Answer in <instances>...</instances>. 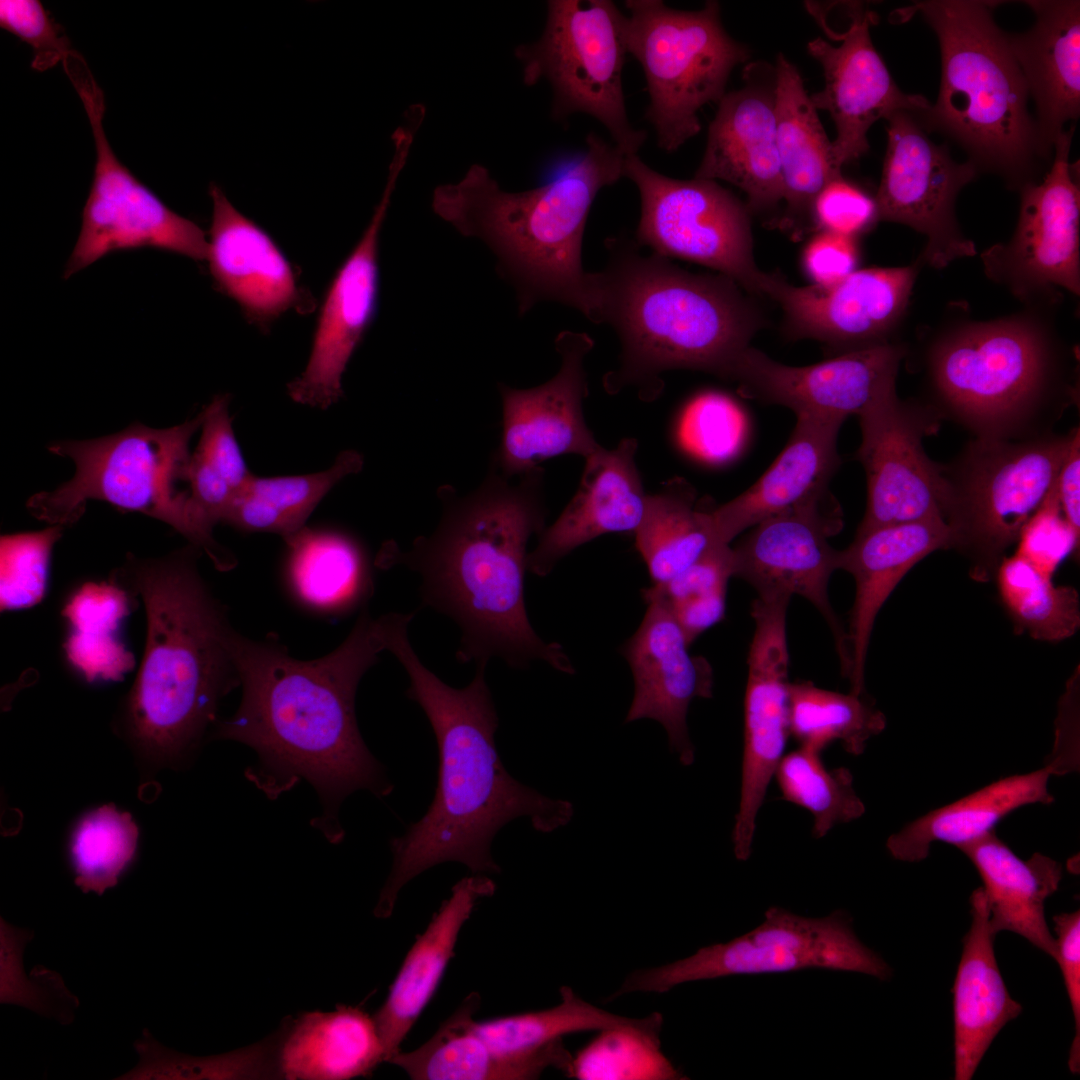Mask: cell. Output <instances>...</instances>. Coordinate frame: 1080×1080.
<instances>
[{
    "label": "cell",
    "instance_id": "cell-22",
    "mask_svg": "<svg viewBox=\"0 0 1080 1080\" xmlns=\"http://www.w3.org/2000/svg\"><path fill=\"white\" fill-rule=\"evenodd\" d=\"M905 349L882 342L844 351L807 366H790L749 346L737 360L731 381L739 392L766 404L845 421L896 388Z\"/></svg>",
    "mask_w": 1080,
    "mask_h": 1080
},
{
    "label": "cell",
    "instance_id": "cell-15",
    "mask_svg": "<svg viewBox=\"0 0 1080 1080\" xmlns=\"http://www.w3.org/2000/svg\"><path fill=\"white\" fill-rule=\"evenodd\" d=\"M71 83L92 129L96 163L80 233L64 278L120 250L154 248L198 261L207 259L204 231L167 207L113 152L103 127L104 95L91 71L78 72Z\"/></svg>",
    "mask_w": 1080,
    "mask_h": 1080
},
{
    "label": "cell",
    "instance_id": "cell-31",
    "mask_svg": "<svg viewBox=\"0 0 1080 1080\" xmlns=\"http://www.w3.org/2000/svg\"><path fill=\"white\" fill-rule=\"evenodd\" d=\"M212 221L207 259L220 290L245 315L268 323L301 301L292 267L272 238L211 184Z\"/></svg>",
    "mask_w": 1080,
    "mask_h": 1080
},
{
    "label": "cell",
    "instance_id": "cell-57",
    "mask_svg": "<svg viewBox=\"0 0 1080 1080\" xmlns=\"http://www.w3.org/2000/svg\"><path fill=\"white\" fill-rule=\"evenodd\" d=\"M812 215L822 231L853 238L878 220L875 200L843 177L818 194Z\"/></svg>",
    "mask_w": 1080,
    "mask_h": 1080
},
{
    "label": "cell",
    "instance_id": "cell-26",
    "mask_svg": "<svg viewBox=\"0 0 1080 1080\" xmlns=\"http://www.w3.org/2000/svg\"><path fill=\"white\" fill-rule=\"evenodd\" d=\"M644 618L622 647L633 679L634 695L625 723L652 719L665 729L672 754L683 766L695 760L687 725L691 702L713 696V672L707 660L688 652L685 636L666 604L642 591Z\"/></svg>",
    "mask_w": 1080,
    "mask_h": 1080
},
{
    "label": "cell",
    "instance_id": "cell-48",
    "mask_svg": "<svg viewBox=\"0 0 1080 1080\" xmlns=\"http://www.w3.org/2000/svg\"><path fill=\"white\" fill-rule=\"evenodd\" d=\"M661 1028L648 1025L599 1030L572 1055L565 1075L579 1080L688 1079L661 1051Z\"/></svg>",
    "mask_w": 1080,
    "mask_h": 1080
},
{
    "label": "cell",
    "instance_id": "cell-21",
    "mask_svg": "<svg viewBox=\"0 0 1080 1080\" xmlns=\"http://www.w3.org/2000/svg\"><path fill=\"white\" fill-rule=\"evenodd\" d=\"M554 345L560 367L551 379L528 389L498 384L502 432L491 462L506 478L520 476L553 457L586 458L601 447L583 412L589 392L584 362L594 340L586 333L566 330L556 336Z\"/></svg>",
    "mask_w": 1080,
    "mask_h": 1080
},
{
    "label": "cell",
    "instance_id": "cell-42",
    "mask_svg": "<svg viewBox=\"0 0 1080 1080\" xmlns=\"http://www.w3.org/2000/svg\"><path fill=\"white\" fill-rule=\"evenodd\" d=\"M364 458L342 451L328 469L293 476L252 475L236 493L224 523L246 532H271L286 538L305 522L325 495L343 478L360 472Z\"/></svg>",
    "mask_w": 1080,
    "mask_h": 1080
},
{
    "label": "cell",
    "instance_id": "cell-38",
    "mask_svg": "<svg viewBox=\"0 0 1080 1080\" xmlns=\"http://www.w3.org/2000/svg\"><path fill=\"white\" fill-rule=\"evenodd\" d=\"M561 1001L549 1009L472 1022V1029L491 1050L517 1063L528 1079H537L549 1067L567 1071L572 1055L563 1037L617 1026L662 1025L654 1012L629 1018L597 1007L578 996L571 987L560 988Z\"/></svg>",
    "mask_w": 1080,
    "mask_h": 1080
},
{
    "label": "cell",
    "instance_id": "cell-53",
    "mask_svg": "<svg viewBox=\"0 0 1080 1080\" xmlns=\"http://www.w3.org/2000/svg\"><path fill=\"white\" fill-rule=\"evenodd\" d=\"M686 413L684 437L701 456L721 460L737 449L742 422L737 406L728 397L714 392L702 394Z\"/></svg>",
    "mask_w": 1080,
    "mask_h": 1080
},
{
    "label": "cell",
    "instance_id": "cell-11",
    "mask_svg": "<svg viewBox=\"0 0 1080 1080\" xmlns=\"http://www.w3.org/2000/svg\"><path fill=\"white\" fill-rule=\"evenodd\" d=\"M1050 372L1043 335L1018 318L961 328L939 342L930 359L942 414L977 438L1021 434L1044 406Z\"/></svg>",
    "mask_w": 1080,
    "mask_h": 1080
},
{
    "label": "cell",
    "instance_id": "cell-41",
    "mask_svg": "<svg viewBox=\"0 0 1080 1080\" xmlns=\"http://www.w3.org/2000/svg\"><path fill=\"white\" fill-rule=\"evenodd\" d=\"M713 506L706 499L698 501L694 486L679 476L647 495L645 515L634 534L653 585L667 583L717 543L710 518Z\"/></svg>",
    "mask_w": 1080,
    "mask_h": 1080
},
{
    "label": "cell",
    "instance_id": "cell-34",
    "mask_svg": "<svg viewBox=\"0 0 1080 1080\" xmlns=\"http://www.w3.org/2000/svg\"><path fill=\"white\" fill-rule=\"evenodd\" d=\"M495 883L483 875L461 879L408 951L382 1006L373 1015L389 1062L432 999L454 957L464 923L477 902L490 897Z\"/></svg>",
    "mask_w": 1080,
    "mask_h": 1080
},
{
    "label": "cell",
    "instance_id": "cell-13",
    "mask_svg": "<svg viewBox=\"0 0 1080 1080\" xmlns=\"http://www.w3.org/2000/svg\"><path fill=\"white\" fill-rule=\"evenodd\" d=\"M827 969L887 980L890 966L856 936L850 916L836 910L807 917L770 907L753 930L661 966L631 972L607 1000L635 992L665 993L678 985L734 975Z\"/></svg>",
    "mask_w": 1080,
    "mask_h": 1080
},
{
    "label": "cell",
    "instance_id": "cell-47",
    "mask_svg": "<svg viewBox=\"0 0 1080 1080\" xmlns=\"http://www.w3.org/2000/svg\"><path fill=\"white\" fill-rule=\"evenodd\" d=\"M774 778L784 800L812 815V835L817 839L836 825L857 820L865 813L850 770L828 768L821 753L799 746L784 754Z\"/></svg>",
    "mask_w": 1080,
    "mask_h": 1080
},
{
    "label": "cell",
    "instance_id": "cell-20",
    "mask_svg": "<svg viewBox=\"0 0 1080 1080\" xmlns=\"http://www.w3.org/2000/svg\"><path fill=\"white\" fill-rule=\"evenodd\" d=\"M842 528V510L833 501L759 522L732 552L734 577L749 583L757 595H798L814 605L833 634L841 671L847 677L848 635L828 596L839 554L828 540Z\"/></svg>",
    "mask_w": 1080,
    "mask_h": 1080
},
{
    "label": "cell",
    "instance_id": "cell-27",
    "mask_svg": "<svg viewBox=\"0 0 1080 1080\" xmlns=\"http://www.w3.org/2000/svg\"><path fill=\"white\" fill-rule=\"evenodd\" d=\"M743 79L740 89L726 92L718 102L694 178L727 181L747 195L750 212H764L783 198L775 66L750 63Z\"/></svg>",
    "mask_w": 1080,
    "mask_h": 1080
},
{
    "label": "cell",
    "instance_id": "cell-56",
    "mask_svg": "<svg viewBox=\"0 0 1080 1080\" xmlns=\"http://www.w3.org/2000/svg\"><path fill=\"white\" fill-rule=\"evenodd\" d=\"M229 396L216 395L203 408L202 431L194 452L238 492L253 475L243 457L229 414Z\"/></svg>",
    "mask_w": 1080,
    "mask_h": 1080
},
{
    "label": "cell",
    "instance_id": "cell-60",
    "mask_svg": "<svg viewBox=\"0 0 1080 1080\" xmlns=\"http://www.w3.org/2000/svg\"><path fill=\"white\" fill-rule=\"evenodd\" d=\"M857 249L853 237L822 231L804 249L803 265L814 284L832 285L855 271Z\"/></svg>",
    "mask_w": 1080,
    "mask_h": 1080
},
{
    "label": "cell",
    "instance_id": "cell-39",
    "mask_svg": "<svg viewBox=\"0 0 1080 1080\" xmlns=\"http://www.w3.org/2000/svg\"><path fill=\"white\" fill-rule=\"evenodd\" d=\"M777 147L782 176L783 222L812 214L823 188L843 177L797 68L782 54L775 65Z\"/></svg>",
    "mask_w": 1080,
    "mask_h": 1080
},
{
    "label": "cell",
    "instance_id": "cell-29",
    "mask_svg": "<svg viewBox=\"0 0 1080 1080\" xmlns=\"http://www.w3.org/2000/svg\"><path fill=\"white\" fill-rule=\"evenodd\" d=\"M638 441L624 438L613 449L601 446L585 459L573 498L556 521L539 534L527 569L544 577L577 547L612 532H634L646 511L647 494L636 466Z\"/></svg>",
    "mask_w": 1080,
    "mask_h": 1080
},
{
    "label": "cell",
    "instance_id": "cell-40",
    "mask_svg": "<svg viewBox=\"0 0 1080 1080\" xmlns=\"http://www.w3.org/2000/svg\"><path fill=\"white\" fill-rule=\"evenodd\" d=\"M284 540L289 581L303 602L327 610H348L372 593L368 557L351 535L304 526Z\"/></svg>",
    "mask_w": 1080,
    "mask_h": 1080
},
{
    "label": "cell",
    "instance_id": "cell-28",
    "mask_svg": "<svg viewBox=\"0 0 1080 1080\" xmlns=\"http://www.w3.org/2000/svg\"><path fill=\"white\" fill-rule=\"evenodd\" d=\"M793 432L766 472L743 493L710 512L715 542H730L745 529L792 510L835 501L829 483L841 460L837 437L844 421L797 415Z\"/></svg>",
    "mask_w": 1080,
    "mask_h": 1080
},
{
    "label": "cell",
    "instance_id": "cell-10",
    "mask_svg": "<svg viewBox=\"0 0 1080 1080\" xmlns=\"http://www.w3.org/2000/svg\"><path fill=\"white\" fill-rule=\"evenodd\" d=\"M627 52L641 64L647 83L646 118L659 148L672 153L701 130L698 111L724 96L729 76L750 57L724 29L717 1L697 11L660 0H627Z\"/></svg>",
    "mask_w": 1080,
    "mask_h": 1080
},
{
    "label": "cell",
    "instance_id": "cell-61",
    "mask_svg": "<svg viewBox=\"0 0 1080 1080\" xmlns=\"http://www.w3.org/2000/svg\"><path fill=\"white\" fill-rule=\"evenodd\" d=\"M1055 492L1061 512L1080 539V432L1077 429L1070 450L1056 478Z\"/></svg>",
    "mask_w": 1080,
    "mask_h": 1080
},
{
    "label": "cell",
    "instance_id": "cell-23",
    "mask_svg": "<svg viewBox=\"0 0 1080 1080\" xmlns=\"http://www.w3.org/2000/svg\"><path fill=\"white\" fill-rule=\"evenodd\" d=\"M407 158L404 150L394 152L381 200L329 287L306 368L287 385L297 403L327 409L343 396L342 376L376 312L379 235Z\"/></svg>",
    "mask_w": 1080,
    "mask_h": 1080
},
{
    "label": "cell",
    "instance_id": "cell-43",
    "mask_svg": "<svg viewBox=\"0 0 1080 1080\" xmlns=\"http://www.w3.org/2000/svg\"><path fill=\"white\" fill-rule=\"evenodd\" d=\"M479 1005V994H469L427 1042L389 1062L414 1080L528 1079L517 1063L491 1050L473 1031Z\"/></svg>",
    "mask_w": 1080,
    "mask_h": 1080
},
{
    "label": "cell",
    "instance_id": "cell-12",
    "mask_svg": "<svg viewBox=\"0 0 1080 1080\" xmlns=\"http://www.w3.org/2000/svg\"><path fill=\"white\" fill-rule=\"evenodd\" d=\"M625 18L610 0L548 1L542 36L517 46L515 56L523 64L526 85L541 79L551 84L553 118L590 115L605 126L618 148L632 155L642 147L646 132L635 129L626 112Z\"/></svg>",
    "mask_w": 1080,
    "mask_h": 1080
},
{
    "label": "cell",
    "instance_id": "cell-18",
    "mask_svg": "<svg viewBox=\"0 0 1080 1080\" xmlns=\"http://www.w3.org/2000/svg\"><path fill=\"white\" fill-rule=\"evenodd\" d=\"M1074 125L1056 140L1050 170L1040 183L1021 187L1018 224L1011 240L981 255L989 278L1019 297L1053 286L1080 292V189L1069 162Z\"/></svg>",
    "mask_w": 1080,
    "mask_h": 1080
},
{
    "label": "cell",
    "instance_id": "cell-5",
    "mask_svg": "<svg viewBox=\"0 0 1080 1080\" xmlns=\"http://www.w3.org/2000/svg\"><path fill=\"white\" fill-rule=\"evenodd\" d=\"M608 259L592 272L590 321L608 324L621 344L618 367L603 377L608 394L633 388L651 402L663 373L690 369L730 379L762 321L731 279L695 274L635 240L607 238Z\"/></svg>",
    "mask_w": 1080,
    "mask_h": 1080
},
{
    "label": "cell",
    "instance_id": "cell-17",
    "mask_svg": "<svg viewBox=\"0 0 1080 1080\" xmlns=\"http://www.w3.org/2000/svg\"><path fill=\"white\" fill-rule=\"evenodd\" d=\"M886 121L888 144L874 199L878 219L924 234V260L937 269L975 255L974 243L957 224L955 201L978 169L970 161L955 162L947 147L935 144L910 112H895Z\"/></svg>",
    "mask_w": 1080,
    "mask_h": 1080
},
{
    "label": "cell",
    "instance_id": "cell-14",
    "mask_svg": "<svg viewBox=\"0 0 1080 1080\" xmlns=\"http://www.w3.org/2000/svg\"><path fill=\"white\" fill-rule=\"evenodd\" d=\"M623 176L640 194L638 245L699 263L764 295L768 273L754 260L750 211L734 194L713 180L662 175L637 154L626 155Z\"/></svg>",
    "mask_w": 1080,
    "mask_h": 1080
},
{
    "label": "cell",
    "instance_id": "cell-44",
    "mask_svg": "<svg viewBox=\"0 0 1080 1080\" xmlns=\"http://www.w3.org/2000/svg\"><path fill=\"white\" fill-rule=\"evenodd\" d=\"M130 593L112 583H87L67 602L63 614L72 626L66 652L88 682L117 681L134 664L133 655L116 637L129 613Z\"/></svg>",
    "mask_w": 1080,
    "mask_h": 1080
},
{
    "label": "cell",
    "instance_id": "cell-52",
    "mask_svg": "<svg viewBox=\"0 0 1080 1080\" xmlns=\"http://www.w3.org/2000/svg\"><path fill=\"white\" fill-rule=\"evenodd\" d=\"M66 526L9 534L0 540V607L16 610L34 606L45 594L51 553Z\"/></svg>",
    "mask_w": 1080,
    "mask_h": 1080
},
{
    "label": "cell",
    "instance_id": "cell-3",
    "mask_svg": "<svg viewBox=\"0 0 1080 1080\" xmlns=\"http://www.w3.org/2000/svg\"><path fill=\"white\" fill-rule=\"evenodd\" d=\"M388 651L404 667L407 697L422 708L438 746V783L425 815L390 841L391 872L374 914L389 917L402 887L425 870L455 861L474 873L500 871L491 855L496 833L526 817L541 833L567 825L571 802L550 798L513 778L503 766L494 735L498 716L485 680L486 665L472 681L453 688L430 671L413 650L408 627L393 633Z\"/></svg>",
    "mask_w": 1080,
    "mask_h": 1080
},
{
    "label": "cell",
    "instance_id": "cell-59",
    "mask_svg": "<svg viewBox=\"0 0 1080 1080\" xmlns=\"http://www.w3.org/2000/svg\"><path fill=\"white\" fill-rule=\"evenodd\" d=\"M182 479L189 483L190 501L199 523L213 534V527L224 522L237 491L217 470L194 453L183 469Z\"/></svg>",
    "mask_w": 1080,
    "mask_h": 1080
},
{
    "label": "cell",
    "instance_id": "cell-36",
    "mask_svg": "<svg viewBox=\"0 0 1080 1080\" xmlns=\"http://www.w3.org/2000/svg\"><path fill=\"white\" fill-rule=\"evenodd\" d=\"M960 851L983 882L993 931L1015 933L1055 960L1045 902L1059 888L1062 865L1039 852L1022 859L995 832Z\"/></svg>",
    "mask_w": 1080,
    "mask_h": 1080
},
{
    "label": "cell",
    "instance_id": "cell-50",
    "mask_svg": "<svg viewBox=\"0 0 1080 1080\" xmlns=\"http://www.w3.org/2000/svg\"><path fill=\"white\" fill-rule=\"evenodd\" d=\"M279 1031L230 1053L192 1057L167 1049L143 1030L135 1042L139 1064L118 1079H268L279 1078Z\"/></svg>",
    "mask_w": 1080,
    "mask_h": 1080
},
{
    "label": "cell",
    "instance_id": "cell-54",
    "mask_svg": "<svg viewBox=\"0 0 1080 1080\" xmlns=\"http://www.w3.org/2000/svg\"><path fill=\"white\" fill-rule=\"evenodd\" d=\"M0 25L32 47L35 70L54 67L73 51L62 28L38 0H1Z\"/></svg>",
    "mask_w": 1080,
    "mask_h": 1080
},
{
    "label": "cell",
    "instance_id": "cell-37",
    "mask_svg": "<svg viewBox=\"0 0 1080 1080\" xmlns=\"http://www.w3.org/2000/svg\"><path fill=\"white\" fill-rule=\"evenodd\" d=\"M1051 775L1045 766L994 781L909 822L888 837L886 848L894 859L910 863L926 859L937 842L962 850L995 832L999 822L1015 810L1051 804Z\"/></svg>",
    "mask_w": 1080,
    "mask_h": 1080
},
{
    "label": "cell",
    "instance_id": "cell-7",
    "mask_svg": "<svg viewBox=\"0 0 1080 1080\" xmlns=\"http://www.w3.org/2000/svg\"><path fill=\"white\" fill-rule=\"evenodd\" d=\"M995 4L928 0L905 10L923 16L941 52L937 99L913 116L925 131L957 142L978 171L995 172L1022 187L1032 182L1043 158L1027 85L1008 34L994 21Z\"/></svg>",
    "mask_w": 1080,
    "mask_h": 1080
},
{
    "label": "cell",
    "instance_id": "cell-9",
    "mask_svg": "<svg viewBox=\"0 0 1080 1080\" xmlns=\"http://www.w3.org/2000/svg\"><path fill=\"white\" fill-rule=\"evenodd\" d=\"M1077 429L1021 442L976 438L955 464L944 466V520L952 548L970 561L972 579L994 577L1004 553L1050 493Z\"/></svg>",
    "mask_w": 1080,
    "mask_h": 1080
},
{
    "label": "cell",
    "instance_id": "cell-4",
    "mask_svg": "<svg viewBox=\"0 0 1080 1080\" xmlns=\"http://www.w3.org/2000/svg\"><path fill=\"white\" fill-rule=\"evenodd\" d=\"M201 552L190 543L158 558L128 554L110 577L140 596L146 614L144 654L122 728L159 765L186 761L216 721L221 699L240 685L229 645L233 627L199 572Z\"/></svg>",
    "mask_w": 1080,
    "mask_h": 1080
},
{
    "label": "cell",
    "instance_id": "cell-51",
    "mask_svg": "<svg viewBox=\"0 0 1080 1080\" xmlns=\"http://www.w3.org/2000/svg\"><path fill=\"white\" fill-rule=\"evenodd\" d=\"M733 576L732 547L713 543L670 581L652 585L643 592L659 597L666 604L690 645L723 619L727 584Z\"/></svg>",
    "mask_w": 1080,
    "mask_h": 1080
},
{
    "label": "cell",
    "instance_id": "cell-35",
    "mask_svg": "<svg viewBox=\"0 0 1080 1080\" xmlns=\"http://www.w3.org/2000/svg\"><path fill=\"white\" fill-rule=\"evenodd\" d=\"M279 1032L277 1057L282 1079L367 1077L385 1061L375 1020L360 1006L305 1012L286 1020Z\"/></svg>",
    "mask_w": 1080,
    "mask_h": 1080
},
{
    "label": "cell",
    "instance_id": "cell-33",
    "mask_svg": "<svg viewBox=\"0 0 1080 1080\" xmlns=\"http://www.w3.org/2000/svg\"><path fill=\"white\" fill-rule=\"evenodd\" d=\"M971 925L952 987L954 1079L973 1078L990 1045L1022 1012L1008 992L994 950L996 933L981 887L970 897Z\"/></svg>",
    "mask_w": 1080,
    "mask_h": 1080
},
{
    "label": "cell",
    "instance_id": "cell-49",
    "mask_svg": "<svg viewBox=\"0 0 1080 1080\" xmlns=\"http://www.w3.org/2000/svg\"><path fill=\"white\" fill-rule=\"evenodd\" d=\"M139 831L128 812L113 804L87 812L76 823L69 843L75 884L102 895L116 886L135 859Z\"/></svg>",
    "mask_w": 1080,
    "mask_h": 1080
},
{
    "label": "cell",
    "instance_id": "cell-30",
    "mask_svg": "<svg viewBox=\"0 0 1080 1080\" xmlns=\"http://www.w3.org/2000/svg\"><path fill=\"white\" fill-rule=\"evenodd\" d=\"M952 537L943 519L882 526L856 534L839 550L838 569L849 572L856 584L850 615L848 647L850 692L865 694V664L877 614L908 571L927 555L951 549Z\"/></svg>",
    "mask_w": 1080,
    "mask_h": 1080
},
{
    "label": "cell",
    "instance_id": "cell-2",
    "mask_svg": "<svg viewBox=\"0 0 1080 1080\" xmlns=\"http://www.w3.org/2000/svg\"><path fill=\"white\" fill-rule=\"evenodd\" d=\"M544 473L538 466L512 484L490 462L478 488L459 495L441 485L442 515L430 536H418L404 551L384 543L376 565H402L421 578L420 595L453 619L461 632L457 659L487 665L499 657L516 668L542 660L560 672L574 668L558 643L543 641L524 603L527 544L545 529Z\"/></svg>",
    "mask_w": 1080,
    "mask_h": 1080
},
{
    "label": "cell",
    "instance_id": "cell-55",
    "mask_svg": "<svg viewBox=\"0 0 1080 1080\" xmlns=\"http://www.w3.org/2000/svg\"><path fill=\"white\" fill-rule=\"evenodd\" d=\"M1017 542L1016 553L1051 576L1069 553L1079 551L1080 539L1063 517L1054 485L1042 506L1023 528Z\"/></svg>",
    "mask_w": 1080,
    "mask_h": 1080
},
{
    "label": "cell",
    "instance_id": "cell-8",
    "mask_svg": "<svg viewBox=\"0 0 1080 1080\" xmlns=\"http://www.w3.org/2000/svg\"><path fill=\"white\" fill-rule=\"evenodd\" d=\"M202 420L201 411L165 429L137 423L101 438L52 443L49 450L69 458L75 473L53 491L30 497L29 512L50 525L67 527L81 517L88 500L105 501L119 510L167 523L200 547L218 570H230L235 558L202 528L189 492L176 488L191 457L189 443Z\"/></svg>",
    "mask_w": 1080,
    "mask_h": 1080
},
{
    "label": "cell",
    "instance_id": "cell-46",
    "mask_svg": "<svg viewBox=\"0 0 1080 1080\" xmlns=\"http://www.w3.org/2000/svg\"><path fill=\"white\" fill-rule=\"evenodd\" d=\"M1025 557L1004 556L994 577L1015 630L1039 641L1059 642L1080 627V601L1072 586L1054 584Z\"/></svg>",
    "mask_w": 1080,
    "mask_h": 1080
},
{
    "label": "cell",
    "instance_id": "cell-1",
    "mask_svg": "<svg viewBox=\"0 0 1080 1080\" xmlns=\"http://www.w3.org/2000/svg\"><path fill=\"white\" fill-rule=\"evenodd\" d=\"M399 613L378 618L363 610L344 642L318 659L291 657L275 640H251L234 629L230 650L242 686L237 712L216 724L215 738L241 742L257 754L247 777L269 798L306 780L322 814L312 825L329 842L344 838L338 812L354 791L382 798L393 785L360 734L358 684L388 651Z\"/></svg>",
    "mask_w": 1080,
    "mask_h": 1080
},
{
    "label": "cell",
    "instance_id": "cell-45",
    "mask_svg": "<svg viewBox=\"0 0 1080 1080\" xmlns=\"http://www.w3.org/2000/svg\"><path fill=\"white\" fill-rule=\"evenodd\" d=\"M789 732L800 747L821 753L839 742L854 756L886 727V717L866 695L839 693L811 681L788 684Z\"/></svg>",
    "mask_w": 1080,
    "mask_h": 1080
},
{
    "label": "cell",
    "instance_id": "cell-25",
    "mask_svg": "<svg viewBox=\"0 0 1080 1080\" xmlns=\"http://www.w3.org/2000/svg\"><path fill=\"white\" fill-rule=\"evenodd\" d=\"M851 12V23L838 46L822 38L808 43V52L821 64L825 80L824 88L810 99L817 110L828 111L835 123L832 147L840 168L867 153V133L876 121L898 111L916 115L931 105L926 97L905 93L896 85L871 40L875 15L860 5Z\"/></svg>",
    "mask_w": 1080,
    "mask_h": 1080
},
{
    "label": "cell",
    "instance_id": "cell-58",
    "mask_svg": "<svg viewBox=\"0 0 1080 1080\" xmlns=\"http://www.w3.org/2000/svg\"><path fill=\"white\" fill-rule=\"evenodd\" d=\"M1056 934V958L1070 1001L1075 1036L1072 1041L1068 1066L1073 1074L1080 1071V910L1060 913L1053 917Z\"/></svg>",
    "mask_w": 1080,
    "mask_h": 1080
},
{
    "label": "cell",
    "instance_id": "cell-6",
    "mask_svg": "<svg viewBox=\"0 0 1080 1080\" xmlns=\"http://www.w3.org/2000/svg\"><path fill=\"white\" fill-rule=\"evenodd\" d=\"M586 144L580 157L527 191L502 190L480 164L433 191L434 213L494 253L520 314L551 301L591 316L592 272L581 259L585 224L597 193L623 176L626 154L594 133Z\"/></svg>",
    "mask_w": 1080,
    "mask_h": 1080
},
{
    "label": "cell",
    "instance_id": "cell-16",
    "mask_svg": "<svg viewBox=\"0 0 1080 1080\" xmlns=\"http://www.w3.org/2000/svg\"><path fill=\"white\" fill-rule=\"evenodd\" d=\"M858 417L862 440L855 458L866 474L867 502L856 534L888 525L944 520V466L933 462L922 444L925 436L938 429L933 413L900 400L895 388Z\"/></svg>",
    "mask_w": 1080,
    "mask_h": 1080
},
{
    "label": "cell",
    "instance_id": "cell-19",
    "mask_svg": "<svg viewBox=\"0 0 1080 1080\" xmlns=\"http://www.w3.org/2000/svg\"><path fill=\"white\" fill-rule=\"evenodd\" d=\"M790 596L757 595L744 697L741 788L732 830L735 857L749 859L756 820L768 786L785 754L789 732L786 613Z\"/></svg>",
    "mask_w": 1080,
    "mask_h": 1080
},
{
    "label": "cell",
    "instance_id": "cell-32",
    "mask_svg": "<svg viewBox=\"0 0 1080 1080\" xmlns=\"http://www.w3.org/2000/svg\"><path fill=\"white\" fill-rule=\"evenodd\" d=\"M1025 3L1036 21L1025 33L1008 34V41L1034 99L1040 152L1048 160L1065 124L1080 115V2Z\"/></svg>",
    "mask_w": 1080,
    "mask_h": 1080
},
{
    "label": "cell",
    "instance_id": "cell-24",
    "mask_svg": "<svg viewBox=\"0 0 1080 1080\" xmlns=\"http://www.w3.org/2000/svg\"><path fill=\"white\" fill-rule=\"evenodd\" d=\"M916 275L915 265L875 267L828 286H795L769 274L764 295L780 305L793 338L853 350L885 342L906 309Z\"/></svg>",
    "mask_w": 1080,
    "mask_h": 1080
}]
</instances>
